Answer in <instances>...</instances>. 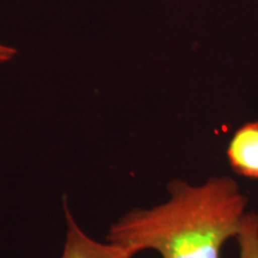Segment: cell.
I'll list each match as a JSON object with an SVG mask.
<instances>
[{
    "instance_id": "cell-1",
    "label": "cell",
    "mask_w": 258,
    "mask_h": 258,
    "mask_svg": "<svg viewBox=\"0 0 258 258\" xmlns=\"http://www.w3.org/2000/svg\"><path fill=\"white\" fill-rule=\"evenodd\" d=\"M169 199L151 208H133L109 226L105 240L135 254L156 251L161 258H221L224 244L239 232L247 196L228 176L201 184L167 183Z\"/></svg>"
},
{
    "instance_id": "cell-2",
    "label": "cell",
    "mask_w": 258,
    "mask_h": 258,
    "mask_svg": "<svg viewBox=\"0 0 258 258\" xmlns=\"http://www.w3.org/2000/svg\"><path fill=\"white\" fill-rule=\"evenodd\" d=\"M63 211L66 235L61 258H134L137 256L127 247L106 240L99 241L86 233L71 212L66 198L63 199Z\"/></svg>"
},
{
    "instance_id": "cell-3",
    "label": "cell",
    "mask_w": 258,
    "mask_h": 258,
    "mask_svg": "<svg viewBox=\"0 0 258 258\" xmlns=\"http://www.w3.org/2000/svg\"><path fill=\"white\" fill-rule=\"evenodd\" d=\"M227 159L234 173L258 179V121L247 122L232 135Z\"/></svg>"
},
{
    "instance_id": "cell-4",
    "label": "cell",
    "mask_w": 258,
    "mask_h": 258,
    "mask_svg": "<svg viewBox=\"0 0 258 258\" xmlns=\"http://www.w3.org/2000/svg\"><path fill=\"white\" fill-rule=\"evenodd\" d=\"M235 240L239 247L238 258H258V213H245Z\"/></svg>"
},
{
    "instance_id": "cell-5",
    "label": "cell",
    "mask_w": 258,
    "mask_h": 258,
    "mask_svg": "<svg viewBox=\"0 0 258 258\" xmlns=\"http://www.w3.org/2000/svg\"><path fill=\"white\" fill-rule=\"evenodd\" d=\"M17 55V49L15 47L4 44L0 42V64H4L14 60Z\"/></svg>"
}]
</instances>
